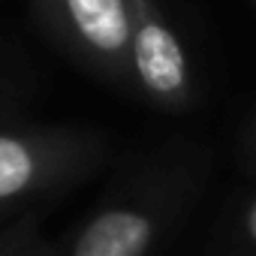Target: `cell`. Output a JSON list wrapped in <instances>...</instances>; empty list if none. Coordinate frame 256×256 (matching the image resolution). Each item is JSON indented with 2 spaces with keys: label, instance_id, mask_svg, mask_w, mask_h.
Returning a JSON list of instances; mask_svg holds the SVG:
<instances>
[{
  "label": "cell",
  "instance_id": "1",
  "mask_svg": "<svg viewBox=\"0 0 256 256\" xmlns=\"http://www.w3.org/2000/svg\"><path fill=\"white\" fill-rule=\"evenodd\" d=\"M202 187V157L169 145L124 169L84 220L60 238L64 256H157Z\"/></svg>",
  "mask_w": 256,
  "mask_h": 256
},
{
  "label": "cell",
  "instance_id": "2",
  "mask_svg": "<svg viewBox=\"0 0 256 256\" xmlns=\"http://www.w3.org/2000/svg\"><path fill=\"white\" fill-rule=\"evenodd\" d=\"M108 142L82 124H16L0 130V214L22 217L102 169Z\"/></svg>",
  "mask_w": 256,
  "mask_h": 256
},
{
  "label": "cell",
  "instance_id": "3",
  "mask_svg": "<svg viewBox=\"0 0 256 256\" xmlns=\"http://www.w3.org/2000/svg\"><path fill=\"white\" fill-rule=\"evenodd\" d=\"M46 40L94 78L130 90V0H30Z\"/></svg>",
  "mask_w": 256,
  "mask_h": 256
},
{
  "label": "cell",
  "instance_id": "4",
  "mask_svg": "<svg viewBox=\"0 0 256 256\" xmlns=\"http://www.w3.org/2000/svg\"><path fill=\"white\" fill-rule=\"evenodd\" d=\"M130 94L151 102L157 112L181 114L196 100V78L181 34L169 22L160 0H130Z\"/></svg>",
  "mask_w": 256,
  "mask_h": 256
},
{
  "label": "cell",
  "instance_id": "5",
  "mask_svg": "<svg viewBox=\"0 0 256 256\" xmlns=\"http://www.w3.org/2000/svg\"><path fill=\"white\" fill-rule=\"evenodd\" d=\"M36 88H40V72L24 54V48L0 34V130L24 124Z\"/></svg>",
  "mask_w": 256,
  "mask_h": 256
},
{
  "label": "cell",
  "instance_id": "6",
  "mask_svg": "<svg viewBox=\"0 0 256 256\" xmlns=\"http://www.w3.org/2000/svg\"><path fill=\"white\" fill-rule=\"evenodd\" d=\"M40 211H28L0 229V256H28V250L42 238Z\"/></svg>",
  "mask_w": 256,
  "mask_h": 256
},
{
  "label": "cell",
  "instance_id": "7",
  "mask_svg": "<svg viewBox=\"0 0 256 256\" xmlns=\"http://www.w3.org/2000/svg\"><path fill=\"white\" fill-rule=\"evenodd\" d=\"M226 256H256V193L247 199V205L241 208V214L229 232Z\"/></svg>",
  "mask_w": 256,
  "mask_h": 256
},
{
  "label": "cell",
  "instance_id": "8",
  "mask_svg": "<svg viewBox=\"0 0 256 256\" xmlns=\"http://www.w3.org/2000/svg\"><path fill=\"white\" fill-rule=\"evenodd\" d=\"M28 256H64L60 253V241H48V238H40L30 250H28Z\"/></svg>",
  "mask_w": 256,
  "mask_h": 256
},
{
  "label": "cell",
  "instance_id": "9",
  "mask_svg": "<svg viewBox=\"0 0 256 256\" xmlns=\"http://www.w3.org/2000/svg\"><path fill=\"white\" fill-rule=\"evenodd\" d=\"M250 154L256 157V126H253V130H250Z\"/></svg>",
  "mask_w": 256,
  "mask_h": 256
},
{
  "label": "cell",
  "instance_id": "10",
  "mask_svg": "<svg viewBox=\"0 0 256 256\" xmlns=\"http://www.w3.org/2000/svg\"><path fill=\"white\" fill-rule=\"evenodd\" d=\"M12 220H16V217H10V214H0V229H4L6 223H12Z\"/></svg>",
  "mask_w": 256,
  "mask_h": 256
}]
</instances>
